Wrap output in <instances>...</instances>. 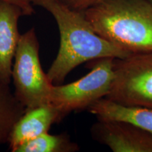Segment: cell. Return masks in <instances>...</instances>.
<instances>
[{"label": "cell", "mask_w": 152, "mask_h": 152, "mask_svg": "<svg viewBox=\"0 0 152 152\" xmlns=\"http://www.w3.org/2000/svg\"><path fill=\"white\" fill-rule=\"evenodd\" d=\"M33 4L52 14L59 30V49L47 73L53 85H60L73 70L84 63L130 55L99 35L83 12L72 10L58 0H33Z\"/></svg>", "instance_id": "1"}, {"label": "cell", "mask_w": 152, "mask_h": 152, "mask_svg": "<svg viewBox=\"0 0 152 152\" xmlns=\"http://www.w3.org/2000/svg\"><path fill=\"white\" fill-rule=\"evenodd\" d=\"M83 14L99 35L119 49L152 52V5L146 0H104Z\"/></svg>", "instance_id": "2"}, {"label": "cell", "mask_w": 152, "mask_h": 152, "mask_svg": "<svg viewBox=\"0 0 152 152\" xmlns=\"http://www.w3.org/2000/svg\"><path fill=\"white\" fill-rule=\"evenodd\" d=\"M11 80L14 94L26 109L50 104L54 85L42 68L39 43L34 28L20 35L13 63Z\"/></svg>", "instance_id": "3"}, {"label": "cell", "mask_w": 152, "mask_h": 152, "mask_svg": "<svg viewBox=\"0 0 152 152\" xmlns=\"http://www.w3.org/2000/svg\"><path fill=\"white\" fill-rule=\"evenodd\" d=\"M113 70L105 98L121 105L152 109V52L113 58Z\"/></svg>", "instance_id": "4"}, {"label": "cell", "mask_w": 152, "mask_h": 152, "mask_svg": "<svg viewBox=\"0 0 152 152\" xmlns=\"http://www.w3.org/2000/svg\"><path fill=\"white\" fill-rule=\"evenodd\" d=\"M113 58H102L87 64L90 69L80 79L66 85H54L49 103L65 116L72 111L87 109L109 94L113 78Z\"/></svg>", "instance_id": "5"}, {"label": "cell", "mask_w": 152, "mask_h": 152, "mask_svg": "<svg viewBox=\"0 0 152 152\" xmlns=\"http://www.w3.org/2000/svg\"><path fill=\"white\" fill-rule=\"evenodd\" d=\"M91 134L113 152H152V133L130 123L97 120Z\"/></svg>", "instance_id": "6"}, {"label": "cell", "mask_w": 152, "mask_h": 152, "mask_svg": "<svg viewBox=\"0 0 152 152\" xmlns=\"http://www.w3.org/2000/svg\"><path fill=\"white\" fill-rule=\"evenodd\" d=\"M64 117L65 115L52 104L26 109L11 133L8 142L9 149L15 152L25 142L48 132L53 124Z\"/></svg>", "instance_id": "7"}, {"label": "cell", "mask_w": 152, "mask_h": 152, "mask_svg": "<svg viewBox=\"0 0 152 152\" xmlns=\"http://www.w3.org/2000/svg\"><path fill=\"white\" fill-rule=\"evenodd\" d=\"M24 16L17 6L0 0V82L10 84L20 34L18 20Z\"/></svg>", "instance_id": "8"}, {"label": "cell", "mask_w": 152, "mask_h": 152, "mask_svg": "<svg viewBox=\"0 0 152 152\" xmlns=\"http://www.w3.org/2000/svg\"><path fill=\"white\" fill-rule=\"evenodd\" d=\"M87 110L97 120L125 121L152 133V109L123 106L102 98L89 106Z\"/></svg>", "instance_id": "9"}, {"label": "cell", "mask_w": 152, "mask_h": 152, "mask_svg": "<svg viewBox=\"0 0 152 152\" xmlns=\"http://www.w3.org/2000/svg\"><path fill=\"white\" fill-rule=\"evenodd\" d=\"M26 111L10 84L0 82V146L8 143L14 127Z\"/></svg>", "instance_id": "10"}, {"label": "cell", "mask_w": 152, "mask_h": 152, "mask_svg": "<svg viewBox=\"0 0 152 152\" xmlns=\"http://www.w3.org/2000/svg\"><path fill=\"white\" fill-rule=\"evenodd\" d=\"M79 149L77 144L71 141L66 133L50 134L46 132L25 142L15 152H75Z\"/></svg>", "instance_id": "11"}, {"label": "cell", "mask_w": 152, "mask_h": 152, "mask_svg": "<svg viewBox=\"0 0 152 152\" xmlns=\"http://www.w3.org/2000/svg\"><path fill=\"white\" fill-rule=\"evenodd\" d=\"M58 1L72 10L84 12L91 7L102 2L104 0H58Z\"/></svg>", "instance_id": "12"}, {"label": "cell", "mask_w": 152, "mask_h": 152, "mask_svg": "<svg viewBox=\"0 0 152 152\" xmlns=\"http://www.w3.org/2000/svg\"><path fill=\"white\" fill-rule=\"evenodd\" d=\"M2 1H7L18 7L22 10L24 16H31L35 14L33 0H2Z\"/></svg>", "instance_id": "13"}, {"label": "cell", "mask_w": 152, "mask_h": 152, "mask_svg": "<svg viewBox=\"0 0 152 152\" xmlns=\"http://www.w3.org/2000/svg\"><path fill=\"white\" fill-rule=\"evenodd\" d=\"M146 1H147L148 2L150 3V4H151L152 5V0H146Z\"/></svg>", "instance_id": "14"}]
</instances>
